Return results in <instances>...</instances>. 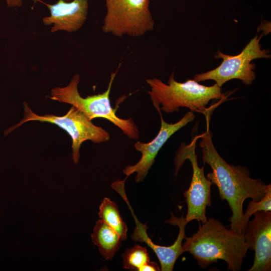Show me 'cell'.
I'll use <instances>...</instances> for the list:
<instances>
[{"instance_id":"52a82bcc","label":"cell","mask_w":271,"mask_h":271,"mask_svg":"<svg viewBox=\"0 0 271 271\" xmlns=\"http://www.w3.org/2000/svg\"><path fill=\"white\" fill-rule=\"evenodd\" d=\"M263 34L251 39L242 51L237 55H229L218 51L215 57L221 58L222 62L216 68L194 76L197 82L208 80H214L220 87L231 79H239L246 85L252 83L255 79L254 70L255 65L251 62L259 58L270 57L269 50L262 49L259 43Z\"/></svg>"},{"instance_id":"3957f363","label":"cell","mask_w":271,"mask_h":271,"mask_svg":"<svg viewBox=\"0 0 271 271\" xmlns=\"http://www.w3.org/2000/svg\"><path fill=\"white\" fill-rule=\"evenodd\" d=\"M150 87L148 93L155 108L159 112H177L180 107H187L193 112L207 114V105L212 99H224L225 94L216 83L212 86L201 85L193 80L180 82L173 72L167 84L157 78L146 79Z\"/></svg>"},{"instance_id":"d6986e66","label":"cell","mask_w":271,"mask_h":271,"mask_svg":"<svg viewBox=\"0 0 271 271\" xmlns=\"http://www.w3.org/2000/svg\"><path fill=\"white\" fill-rule=\"evenodd\" d=\"M64 1L66 2H69V1H70L71 0H64Z\"/></svg>"},{"instance_id":"9c48e42d","label":"cell","mask_w":271,"mask_h":271,"mask_svg":"<svg viewBox=\"0 0 271 271\" xmlns=\"http://www.w3.org/2000/svg\"><path fill=\"white\" fill-rule=\"evenodd\" d=\"M159 114L161 121L157 135L147 143L137 141L134 144V148L141 153L142 156L136 164L128 165L123 170V173L126 176L125 179L131 174L137 173L136 181H143L154 163L158 153L167 140L180 129L194 120L195 117L193 112L190 111L177 122L169 123L164 120L161 112Z\"/></svg>"},{"instance_id":"4fadbf2b","label":"cell","mask_w":271,"mask_h":271,"mask_svg":"<svg viewBox=\"0 0 271 271\" xmlns=\"http://www.w3.org/2000/svg\"><path fill=\"white\" fill-rule=\"evenodd\" d=\"M91 237L93 243L98 246L101 254L106 260L112 259L122 240L119 234L101 219L96 221Z\"/></svg>"},{"instance_id":"2e32d148","label":"cell","mask_w":271,"mask_h":271,"mask_svg":"<svg viewBox=\"0 0 271 271\" xmlns=\"http://www.w3.org/2000/svg\"><path fill=\"white\" fill-rule=\"evenodd\" d=\"M271 211V185L268 184L264 195L259 200L252 199L247 205L244 216L248 222L250 217L257 211Z\"/></svg>"},{"instance_id":"30bf717a","label":"cell","mask_w":271,"mask_h":271,"mask_svg":"<svg viewBox=\"0 0 271 271\" xmlns=\"http://www.w3.org/2000/svg\"><path fill=\"white\" fill-rule=\"evenodd\" d=\"M246 223L243 235L248 249L255 252L252 266L248 271L271 269V211H257Z\"/></svg>"},{"instance_id":"8fae6325","label":"cell","mask_w":271,"mask_h":271,"mask_svg":"<svg viewBox=\"0 0 271 271\" xmlns=\"http://www.w3.org/2000/svg\"><path fill=\"white\" fill-rule=\"evenodd\" d=\"M133 216L136 227L131 236L132 238L136 241L145 242L154 251L160 261L161 270H173L177 259L184 252L182 247V241L186 236L185 227L188 223L185 218L183 215L178 218L171 213L170 219L165 221V223L177 225L179 231L174 243L170 246H165L154 243L147 233V226L141 223L134 215Z\"/></svg>"},{"instance_id":"7a4b0ae2","label":"cell","mask_w":271,"mask_h":271,"mask_svg":"<svg viewBox=\"0 0 271 271\" xmlns=\"http://www.w3.org/2000/svg\"><path fill=\"white\" fill-rule=\"evenodd\" d=\"M184 239V251L190 253L204 268L221 259L227 263L228 270L238 271L248 249L243 234L213 218L202 223L196 233Z\"/></svg>"},{"instance_id":"5bb4252c","label":"cell","mask_w":271,"mask_h":271,"mask_svg":"<svg viewBox=\"0 0 271 271\" xmlns=\"http://www.w3.org/2000/svg\"><path fill=\"white\" fill-rule=\"evenodd\" d=\"M98 215L101 220L113 228L122 240L126 239V224L122 219L117 206L114 202L105 197L99 206Z\"/></svg>"},{"instance_id":"ba28073f","label":"cell","mask_w":271,"mask_h":271,"mask_svg":"<svg viewBox=\"0 0 271 271\" xmlns=\"http://www.w3.org/2000/svg\"><path fill=\"white\" fill-rule=\"evenodd\" d=\"M199 136H195L189 145L182 143L177 150L175 158V172L178 171L184 162L188 160L191 164L193 174L190 186L184 193L187 204V212L185 219L187 223L193 220L207 221L206 209L211 205V182L204 175V167L200 168L196 154V144Z\"/></svg>"},{"instance_id":"277c9868","label":"cell","mask_w":271,"mask_h":271,"mask_svg":"<svg viewBox=\"0 0 271 271\" xmlns=\"http://www.w3.org/2000/svg\"><path fill=\"white\" fill-rule=\"evenodd\" d=\"M118 68L116 72L111 73L108 87L102 93L82 97L78 89L80 75L75 74L67 86L53 88L50 98L74 106L90 120L98 117L105 118L120 129L129 139L138 140L140 137L139 130L133 120L131 118L119 117L116 114L117 108H113L111 105L110 92Z\"/></svg>"},{"instance_id":"5b68a950","label":"cell","mask_w":271,"mask_h":271,"mask_svg":"<svg viewBox=\"0 0 271 271\" xmlns=\"http://www.w3.org/2000/svg\"><path fill=\"white\" fill-rule=\"evenodd\" d=\"M24 117L16 125L8 128L5 132L7 135L16 128L29 121L47 122L58 125L65 130L71 137L72 141V159L74 164L79 160L80 149L86 141L96 144L109 140V133L100 126L94 124L85 115L74 106H71L66 114L62 116L53 114L39 115L33 112L27 103H24Z\"/></svg>"},{"instance_id":"e0dca14e","label":"cell","mask_w":271,"mask_h":271,"mask_svg":"<svg viewBox=\"0 0 271 271\" xmlns=\"http://www.w3.org/2000/svg\"><path fill=\"white\" fill-rule=\"evenodd\" d=\"M160 270L158 264L154 261H149L144 265L140 271H157Z\"/></svg>"},{"instance_id":"9a60e30c","label":"cell","mask_w":271,"mask_h":271,"mask_svg":"<svg viewBox=\"0 0 271 271\" xmlns=\"http://www.w3.org/2000/svg\"><path fill=\"white\" fill-rule=\"evenodd\" d=\"M122 259L124 268L138 271L150 261L147 248L139 245L127 248Z\"/></svg>"},{"instance_id":"8992f818","label":"cell","mask_w":271,"mask_h":271,"mask_svg":"<svg viewBox=\"0 0 271 271\" xmlns=\"http://www.w3.org/2000/svg\"><path fill=\"white\" fill-rule=\"evenodd\" d=\"M106 14L102 30L121 37H139L152 31L155 22L150 0H105Z\"/></svg>"},{"instance_id":"7c38bea8","label":"cell","mask_w":271,"mask_h":271,"mask_svg":"<svg viewBox=\"0 0 271 271\" xmlns=\"http://www.w3.org/2000/svg\"><path fill=\"white\" fill-rule=\"evenodd\" d=\"M50 16L43 18L46 25L54 24L51 32L64 30L68 32L79 30L85 23L88 9V0H59L53 5L46 4Z\"/></svg>"},{"instance_id":"6da1fadb","label":"cell","mask_w":271,"mask_h":271,"mask_svg":"<svg viewBox=\"0 0 271 271\" xmlns=\"http://www.w3.org/2000/svg\"><path fill=\"white\" fill-rule=\"evenodd\" d=\"M205 132L199 136L202 160L212 172L206 178L218 189L222 200H226L232 211L229 218L230 229L243 234L247 221L244 216L243 204L247 198L259 200L264 195L267 185L261 180L251 178L249 172L240 166L228 164L219 155L214 146L209 129L210 115L206 116Z\"/></svg>"},{"instance_id":"ac0fdd59","label":"cell","mask_w":271,"mask_h":271,"mask_svg":"<svg viewBox=\"0 0 271 271\" xmlns=\"http://www.w3.org/2000/svg\"><path fill=\"white\" fill-rule=\"evenodd\" d=\"M9 7H21L23 4V0H6Z\"/></svg>"}]
</instances>
